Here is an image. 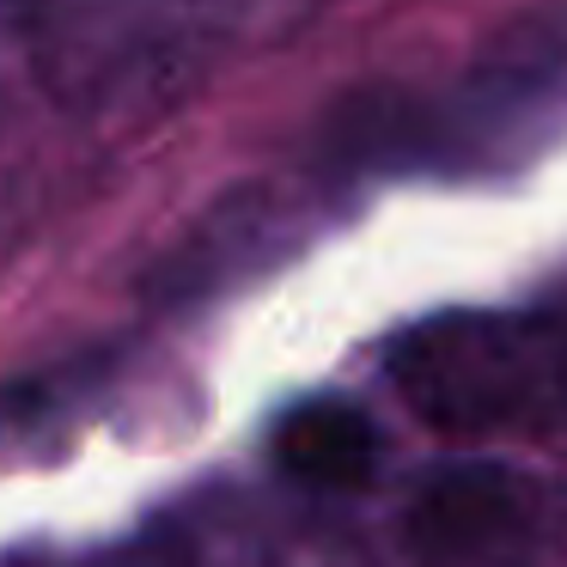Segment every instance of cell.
Wrapping results in <instances>:
<instances>
[{"label":"cell","instance_id":"obj_5","mask_svg":"<svg viewBox=\"0 0 567 567\" xmlns=\"http://www.w3.org/2000/svg\"><path fill=\"white\" fill-rule=\"evenodd\" d=\"M111 567H128V561H111Z\"/></svg>","mask_w":567,"mask_h":567},{"label":"cell","instance_id":"obj_1","mask_svg":"<svg viewBox=\"0 0 567 567\" xmlns=\"http://www.w3.org/2000/svg\"><path fill=\"white\" fill-rule=\"evenodd\" d=\"M403 403L440 433L555 427L561 415V336L525 318H433L391 354Z\"/></svg>","mask_w":567,"mask_h":567},{"label":"cell","instance_id":"obj_2","mask_svg":"<svg viewBox=\"0 0 567 567\" xmlns=\"http://www.w3.org/2000/svg\"><path fill=\"white\" fill-rule=\"evenodd\" d=\"M403 530L421 561L476 567V561H494L501 549H513V537L525 530V506L513 494V476L464 464V470L427 476V488L415 494Z\"/></svg>","mask_w":567,"mask_h":567},{"label":"cell","instance_id":"obj_4","mask_svg":"<svg viewBox=\"0 0 567 567\" xmlns=\"http://www.w3.org/2000/svg\"><path fill=\"white\" fill-rule=\"evenodd\" d=\"M555 421H567V336H561V415Z\"/></svg>","mask_w":567,"mask_h":567},{"label":"cell","instance_id":"obj_3","mask_svg":"<svg viewBox=\"0 0 567 567\" xmlns=\"http://www.w3.org/2000/svg\"><path fill=\"white\" fill-rule=\"evenodd\" d=\"M275 464L306 488H360L379 464V433L354 403H299L275 427Z\"/></svg>","mask_w":567,"mask_h":567}]
</instances>
